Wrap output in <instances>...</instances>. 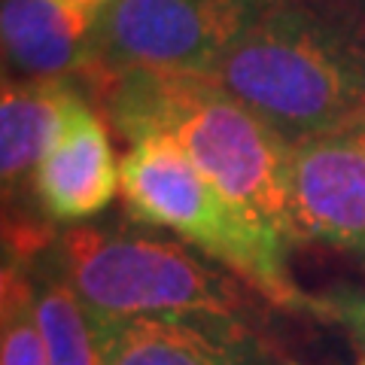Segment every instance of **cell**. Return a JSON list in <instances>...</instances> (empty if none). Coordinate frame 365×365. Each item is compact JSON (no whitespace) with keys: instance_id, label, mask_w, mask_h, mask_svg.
<instances>
[{"instance_id":"10","label":"cell","mask_w":365,"mask_h":365,"mask_svg":"<svg viewBox=\"0 0 365 365\" xmlns=\"http://www.w3.org/2000/svg\"><path fill=\"white\" fill-rule=\"evenodd\" d=\"M76 95L79 88L71 76H4V91H0V177H4L6 198L19 195L21 186L34 180V170L55 140L64 110Z\"/></svg>"},{"instance_id":"5","label":"cell","mask_w":365,"mask_h":365,"mask_svg":"<svg viewBox=\"0 0 365 365\" xmlns=\"http://www.w3.org/2000/svg\"><path fill=\"white\" fill-rule=\"evenodd\" d=\"M277 0H107L95 21L91 88L110 76L213 73L241 34Z\"/></svg>"},{"instance_id":"1","label":"cell","mask_w":365,"mask_h":365,"mask_svg":"<svg viewBox=\"0 0 365 365\" xmlns=\"http://www.w3.org/2000/svg\"><path fill=\"white\" fill-rule=\"evenodd\" d=\"M210 76L289 143L365 122V19L344 0H277Z\"/></svg>"},{"instance_id":"14","label":"cell","mask_w":365,"mask_h":365,"mask_svg":"<svg viewBox=\"0 0 365 365\" xmlns=\"http://www.w3.org/2000/svg\"><path fill=\"white\" fill-rule=\"evenodd\" d=\"M67 4L86 9V13H91V16H101V9L107 6V0H67Z\"/></svg>"},{"instance_id":"8","label":"cell","mask_w":365,"mask_h":365,"mask_svg":"<svg viewBox=\"0 0 365 365\" xmlns=\"http://www.w3.org/2000/svg\"><path fill=\"white\" fill-rule=\"evenodd\" d=\"M31 189L43 216L58 225L88 222L122 192L110 131L83 91L67 104L58 134L34 170Z\"/></svg>"},{"instance_id":"13","label":"cell","mask_w":365,"mask_h":365,"mask_svg":"<svg viewBox=\"0 0 365 365\" xmlns=\"http://www.w3.org/2000/svg\"><path fill=\"white\" fill-rule=\"evenodd\" d=\"M311 314L338 323L365 350V287L335 283L326 292L311 295Z\"/></svg>"},{"instance_id":"4","label":"cell","mask_w":365,"mask_h":365,"mask_svg":"<svg viewBox=\"0 0 365 365\" xmlns=\"http://www.w3.org/2000/svg\"><path fill=\"white\" fill-rule=\"evenodd\" d=\"M91 317H250L259 295L186 244L137 228L73 225L43 244Z\"/></svg>"},{"instance_id":"9","label":"cell","mask_w":365,"mask_h":365,"mask_svg":"<svg viewBox=\"0 0 365 365\" xmlns=\"http://www.w3.org/2000/svg\"><path fill=\"white\" fill-rule=\"evenodd\" d=\"M98 16L67 0H0L6 76L61 79L91 64Z\"/></svg>"},{"instance_id":"3","label":"cell","mask_w":365,"mask_h":365,"mask_svg":"<svg viewBox=\"0 0 365 365\" xmlns=\"http://www.w3.org/2000/svg\"><path fill=\"white\" fill-rule=\"evenodd\" d=\"M122 198L134 220L182 237L274 307L311 314V295L289 274V237L259 220L195 168L165 134H143L119 162Z\"/></svg>"},{"instance_id":"16","label":"cell","mask_w":365,"mask_h":365,"mask_svg":"<svg viewBox=\"0 0 365 365\" xmlns=\"http://www.w3.org/2000/svg\"><path fill=\"white\" fill-rule=\"evenodd\" d=\"M362 365H365V362H362Z\"/></svg>"},{"instance_id":"11","label":"cell","mask_w":365,"mask_h":365,"mask_svg":"<svg viewBox=\"0 0 365 365\" xmlns=\"http://www.w3.org/2000/svg\"><path fill=\"white\" fill-rule=\"evenodd\" d=\"M19 262L28 268L31 277L34 317H37L49 365H101L91 314L71 280L64 277V271L46 256V250H37L34 256Z\"/></svg>"},{"instance_id":"6","label":"cell","mask_w":365,"mask_h":365,"mask_svg":"<svg viewBox=\"0 0 365 365\" xmlns=\"http://www.w3.org/2000/svg\"><path fill=\"white\" fill-rule=\"evenodd\" d=\"M289 235L365 259V122L292 143Z\"/></svg>"},{"instance_id":"12","label":"cell","mask_w":365,"mask_h":365,"mask_svg":"<svg viewBox=\"0 0 365 365\" xmlns=\"http://www.w3.org/2000/svg\"><path fill=\"white\" fill-rule=\"evenodd\" d=\"M0 365H49L46 344L34 317L28 268L19 259L4 265L0 292Z\"/></svg>"},{"instance_id":"15","label":"cell","mask_w":365,"mask_h":365,"mask_svg":"<svg viewBox=\"0 0 365 365\" xmlns=\"http://www.w3.org/2000/svg\"><path fill=\"white\" fill-rule=\"evenodd\" d=\"M344 4L353 9V13H359V16L365 19V0H344Z\"/></svg>"},{"instance_id":"2","label":"cell","mask_w":365,"mask_h":365,"mask_svg":"<svg viewBox=\"0 0 365 365\" xmlns=\"http://www.w3.org/2000/svg\"><path fill=\"white\" fill-rule=\"evenodd\" d=\"M125 140L170 137L235 204L289 235L292 143L207 73L131 71L95 86Z\"/></svg>"},{"instance_id":"7","label":"cell","mask_w":365,"mask_h":365,"mask_svg":"<svg viewBox=\"0 0 365 365\" xmlns=\"http://www.w3.org/2000/svg\"><path fill=\"white\" fill-rule=\"evenodd\" d=\"M91 323L101 365H289L250 326V317H91Z\"/></svg>"}]
</instances>
